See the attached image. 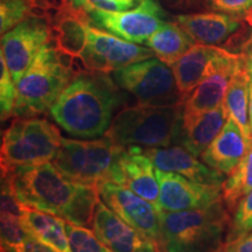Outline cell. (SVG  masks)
<instances>
[{"label":"cell","mask_w":252,"mask_h":252,"mask_svg":"<svg viewBox=\"0 0 252 252\" xmlns=\"http://www.w3.org/2000/svg\"><path fill=\"white\" fill-rule=\"evenodd\" d=\"M184 104L153 106L137 104L118 112L104 135L122 146L143 149L180 145Z\"/></svg>","instance_id":"277c9868"},{"label":"cell","mask_w":252,"mask_h":252,"mask_svg":"<svg viewBox=\"0 0 252 252\" xmlns=\"http://www.w3.org/2000/svg\"><path fill=\"white\" fill-rule=\"evenodd\" d=\"M17 100V84L8 70L4 56L0 54V111L1 121L13 116Z\"/></svg>","instance_id":"f546056e"},{"label":"cell","mask_w":252,"mask_h":252,"mask_svg":"<svg viewBox=\"0 0 252 252\" xmlns=\"http://www.w3.org/2000/svg\"><path fill=\"white\" fill-rule=\"evenodd\" d=\"M89 17L96 27L138 45H145L165 23V12L156 0H139L126 11L93 9Z\"/></svg>","instance_id":"9c48e42d"},{"label":"cell","mask_w":252,"mask_h":252,"mask_svg":"<svg viewBox=\"0 0 252 252\" xmlns=\"http://www.w3.org/2000/svg\"><path fill=\"white\" fill-rule=\"evenodd\" d=\"M250 143L245 139L241 128L228 119L222 131L201 156L202 161L215 171L230 174L241 162L249 150Z\"/></svg>","instance_id":"ffe728a7"},{"label":"cell","mask_w":252,"mask_h":252,"mask_svg":"<svg viewBox=\"0 0 252 252\" xmlns=\"http://www.w3.org/2000/svg\"><path fill=\"white\" fill-rule=\"evenodd\" d=\"M175 19L195 42L206 46L220 47L242 28L241 18L223 12L180 14Z\"/></svg>","instance_id":"ac0fdd59"},{"label":"cell","mask_w":252,"mask_h":252,"mask_svg":"<svg viewBox=\"0 0 252 252\" xmlns=\"http://www.w3.org/2000/svg\"><path fill=\"white\" fill-rule=\"evenodd\" d=\"M143 152L152 160L157 169L160 171L176 173L200 184L222 186L224 182L223 173L217 172L206 163L198 161L197 157L191 154L184 146L143 149Z\"/></svg>","instance_id":"e0dca14e"},{"label":"cell","mask_w":252,"mask_h":252,"mask_svg":"<svg viewBox=\"0 0 252 252\" xmlns=\"http://www.w3.org/2000/svg\"><path fill=\"white\" fill-rule=\"evenodd\" d=\"M213 252H252V232L220 243Z\"/></svg>","instance_id":"d6a6232c"},{"label":"cell","mask_w":252,"mask_h":252,"mask_svg":"<svg viewBox=\"0 0 252 252\" xmlns=\"http://www.w3.org/2000/svg\"><path fill=\"white\" fill-rule=\"evenodd\" d=\"M112 1L119 2V4H123V5L131 6V7H134V6L139 2V0H112Z\"/></svg>","instance_id":"74e56055"},{"label":"cell","mask_w":252,"mask_h":252,"mask_svg":"<svg viewBox=\"0 0 252 252\" xmlns=\"http://www.w3.org/2000/svg\"><path fill=\"white\" fill-rule=\"evenodd\" d=\"M241 54L244 59L245 67H247L249 75H250V77L252 78V33L250 37H249V40L244 43L243 47H242Z\"/></svg>","instance_id":"e575fe53"},{"label":"cell","mask_w":252,"mask_h":252,"mask_svg":"<svg viewBox=\"0 0 252 252\" xmlns=\"http://www.w3.org/2000/svg\"><path fill=\"white\" fill-rule=\"evenodd\" d=\"M156 168L152 160L143 152L141 147H126L116 162L111 174V182L128 188L152 203L160 212V188Z\"/></svg>","instance_id":"2e32d148"},{"label":"cell","mask_w":252,"mask_h":252,"mask_svg":"<svg viewBox=\"0 0 252 252\" xmlns=\"http://www.w3.org/2000/svg\"><path fill=\"white\" fill-rule=\"evenodd\" d=\"M160 212L198 209L222 200V186L200 184L180 174L157 169Z\"/></svg>","instance_id":"5bb4252c"},{"label":"cell","mask_w":252,"mask_h":252,"mask_svg":"<svg viewBox=\"0 0 252 252\" xmlns=\"http://www.w3.org/2000/svg\"><path fill=\"white\" fill-rule=\"evenodd\" d=\"M33 0H1L0 1V32L2 34L33 15Z\"/></svg>","instance_id":"83f0119b"},{"label":"cell","mask_w":252,"mask_h":252,"mask_svg":"<svg viewBox=\"0 0 252 252\" xmlns=\"http://www.w3.org/2000/svg\"><path fill=\"white\" fill-rule=\"evenodd\" d=\"M116 84L131 94L138 104L172 106L184 104L186 96L176 84L172 68L158 58L132 63L112 71Z\"/></svg>","instance_id":"ba28073f"},{"label":"cell","mask_w":252,"mask_h":252,"mask_svg":"<svg viewBox=\"0 0 252 252\" xmlns=\"http://www.w3.org/2000/svg\"><path fill=\"white\" fill-rule=\"evenodd\" d=\"M228 117L223 105L193 116L182 113L180 145L195 157H201L222 131Z\"/></svg>","instance_id":"44dd1931"},{"label":"cell","mask_w":252,"mask_h":252,"mask_svg":"<svg viewBox=\"0 0 252 252\" xmlns=\"http://www.w3.org/2000/svg\"><path fill=\"white\" fill-rule=\"evenodd\" d=\"M252 231V190L244 196L235 210L234 219L230 220L225 241L238 238Z\"/></svg>","instance_id":"4dcf8cb0"},{"label":"cell","mask_w":252,"mask_h":252,"mask_svg":"<svg viewBox=\"0 0 252 252\" xmlns=\"http://www.w3.org/2000/svg\"><path fill=\"white\" fill-rule=\"evenodd\" d=\"M222 200L198 209L160 213L159 244L162 252L215 250L230 225L229 210Z\"/></svg>","instance_id":"3957f363"},{"label":"cell","mask_w":252,"mask_h":252,"mask_svg":"<svg viewBox=\"0 0 252 252\" xmlns=\"http://www.w3.org/2000/svg\"><path fill=\"white\" fill-rule=\"evenodd\" d=\"M243 62L241 53L235 54L225 48L220 50L201 83L186 98L184 116L198 115L222 105L230 81Z\"/></svg>","instance_id":"4fadbf2b"},{"label":"cell","mask_w":252,"mask_h":252,"mask_svg":"<svg viewBox=\"0 0 252 252\" xmlns=\"http://www.w3.org/2000/svg\"><path fill=\"white\" fill-rule=\"evenodd\" d=\"M62 137L47 119L17 117L6 128L1 143V167L41 165L55 159Z\"/></svg>","instance_id":"8992f818"},{"label":"cell","mask_w":252,"mask_h":252,"mask_svg":"<svg viewBox=\"0 0 252 252\" xmlns=\"http://www.w3.org/2000/svg\"><path fill=\"white\" fill-rule=\"evenodd\" d=\"M1 252H6V251L4 250V249H2V248H1Z\"/></svg>","instance_id":"f35d334b"},{"label":"cell","mask_w":252,"mask_h":252,"mask_svg":"<svg viewBox=\"0 0 252 252\" xmlns=\"http://www.w3.org/2000/svg\"><path fill=\"white\" fill-rule=\"evenodd\" d=\"M72 7L89 13V0H69Z\"/></svg>","instance_id":"d590c367"},{"label":"cell","mask_w":252,"mask_h":252,"mask_svg":"<svg viewBox=\"0 0 252 252\" xmlns=\"http://www.w3.org/2000/svg\"><path fill=\"white\" fill-rule=\"evenodd\" d=\"M65 230L71 252H113L97 237L94 230L67 222Z\"/></svg>","instance_id":"f1b7e54d"},{"label":"cell","mask_w":252,"mask_h":252,"mask_svg":"<svg viewBox=\"0 0 252 252\" xmlns=\"http://www.w3.org/2000/svg\"><path fill=\"white\" fill-rule=\"evenodd\" d=\"M91 225L97 237L113 252H162L157 241L124 222L100 198Z\"/></svg>","instance_id":"9a60e30c"},{"label":"cell","mask_w":252,"mask_h":252,"mask_svg":"<svg viewBox=\"0 0 252 252\" xmlns=\"http://www.w3.org/2000/svg\"><path fill=\"white\" fill-rule=\"evenodd\" d=\"M100 201L124 222L160 242V212L128 188L106 181L97 186ZM160 245V244H159Z\"/></svg>","instance_id":"7c38bea8"},{"label":"cell","mask_w":252,"mask_h":252,"mask_svg":"<svg viewBox=\"0 0 252 252\" xmlns=\"http://www.w3.org/2000/svg\"><path fill=\"white\" fill-rule=\"evenodd\" d=\"M249 84L250 75L245 67V62H243L230 81L222 105L225 110L226 117L236 123L245 139L250 143L252 128L249 116Z\"/></svg>","instance_id":"cb8c5ba5"},{"label":"cell","mask_w":252,"mask_h":252,"mask_svg":"<svg viewBox=\"0 0 252 252\" xmlns=\"http://www.w3.org/2000/svg\"><path fill=\"white\" fill-rule=\"evenodd\" d=\"M11 180L18 202L53 214L76 225L93 223L99 201L96 186L82 184L62 174L54 163L1 167Z\"/></svg>","instance_id":"6da1fadb"},{"label":"cell","mask_w":252,"mask_h":252,"mask_svg":"<svg viewBox=\"0 0 252 252\" xmlns=\"http://www.w3.org/2000/svg\"><path fill=\"white\" fill-rule=\"evenodd\" d=\"M27 236L21 225V204L15 197L8 175L1 172V247H13Z\"/></svg>","instance_id":"484cf974"},{"label":"cell","mask_w":252,"mask_h":252,"mask_svg":"<svg viewBox=\"0 0 252 252\" xmlns=\"http://www.w3.org/2000/svg\"><path fill=\"white\" fill-rule=\"evenodd\" d=\"M65 224L67 220L62 217L21 204V225L25 231L58 252H71Z\"/></svg>","instance_id":"7402d4cb"},{"label":"cell","mask_w":252,"mask_h":252,"mask_svg":"<svg viewBox=\"0 0 252 252\" xmlns=\"http://www.w3.org/2000/svg\"><path fill=\"white\" fill-rule=\"evenodd\" d=\"M195 41L176 23L165 21L145 43L156 58L169 67L180 60L195 45Z\"/></svg>","instance_id":"d4e9b609"},{"label":"cell","mask_w":252,"mask_h":252,"mask_svg":"<svg viewBox=\"0 0 252 252\" xmlns=\"http://www.w3.org/2000/svg\"><path fill=\"white\" fill-rule=\"evenodd\" d=\"M188 1H189V0H188Z\"/></svg>","instance_id":"ab89813d"},{"label":"cell","mask_w":252,"mask_h":252,"mask_svg":"<svg viewBox=\"0 0 252 252\" xmlns=\"http://www.w3.org/2000/svg\"><path fill=\"white\" fill-rule=\"evenodd\" d=\"M154 56L156 55L149 47L130 42L89 25L88 43L81 60L88 70L109 74Z\"/></svg>","instance_id":"30bf717a"},{"label":"cell","mask_w":252,"mask_h":252,"mask_svg":"<svg viewBox=\"0 0 252 252\" xmlns=\"http://www.w3.org/2000/svg\"><path fill=\"white\" fill-rule=\"evenodd\" d=\"M6 252H58L36 238L28 235L23 242L13 247H1Z\"/></svg>","instance_id":"836d02e7"},{"label":"cell","mask_w":252,"mask_h":252,"mask_svg":"<svg viewBox=\"0 0 252 252\" xmlns=\"http://www.w3.org/2000/svg\"><path fill=\"white\" fill-rule=\"evenodd\" d=\"M252 190V139L241 162L222 184V198L229 212H235L238 203Z\"/></svg>","instance_id":"4316f807"},{"label":"cell","mask_w":252,"mask_h":252,"mask_svg":"<svg viewBox=\"0 0 252 252\" xmlns=\"http://www.w3.org/2000/svg\"><path fill=\"white\" fill-rule=\"evenodd\" d=\"M223 48L195 43L180 60L171 65L176 84L186 98L206 76L213 60Z\"/></svg>","instance_id":"603a6c76"},{"label":"cell","mask_w":252,"mask_h":252,"mask_svg":"<svg viewBox=\"0 0 252 252\" xmlns=\"http://www.w3.org/2000/svg\"><path fill=\"white\" fill-rule=\"evenodd\" d=\"M123 94L108 72L84 70L75 75L52 109L53 119L76 138H98L111 125Z\"/></svg>","instance_id":"7a4b0ae2"},{"label":"cell","mask_w":252,"mask_h":252,"mask_svg":"<svg viewBox=\"0 0 252 252\" xmlns=\"http://www.w3.org/2000/svg\"><path fill=\"white\" fill-rule=\"evenodd\" d=\"M251 25H252V24H251Z\"/></svg>","instance_id":"60d3db41"},{"label":"cell","mask_w":252,"mask_h":252,"mask_svg":"<svg viewBox=\"0 0 252 252\" xmlns=\"http://www.w3.org/2000/svg\"><path fill=\"white\" fill-rule=\"evenodd\" d=\"M207 2L217 12L247 19L252 24V0H207Z\"/></svg>","instance_id":"1f68e13d"},{"label":"cell","mask_w":252,"mask_h":252,"mask_svg":"<svg viewBox=\"0 0 252 252\" xmlns=\"http://www.w3.org/2000/svg\"><path fill=\"white\" fill-rule=\"evenodd\" d=\"M52 41L49 21L34 15L2 34L0 54L4 56L15 84L31 67L40 50Z\"/></svg>","instance_id":"8fae6325"},{"label":"cell","mask_w":252,"mask_h":252,"mask_svg":"<svg viewBox=\"0 0 252 252\" xmlns=\"http://www.w3.org/2000/svg\"><path fill=\"white\" fill-rule=\"evenodd\" d=\"M70 56L63 54L52 42L40 50L31 67L17 84L13 116L35 117L52 109L74 74Z\"/></svg>","instance_id":"5b68a950"},{"label":"cell","mask_w":252,"mask_h":252,"mask_svg":"<svg viewBox=\"0 0 252 252\" xmlns=\"http://www.w3.org/2000/svg\"><path fill=\"white\" fill-rule=\"evenodd\" d=\"M126 150L104 135L100 139L75 140L62 138L53 163L62 174L82 184L98 186L111 181L121 154Z\"/></svg>","instance_id":"52a82bcc"},{"label":"cell","mask_w":252,"mask_h":252,"mask_svg":"<svg viewBox=\"0 0 252 252\" xmlns=\"http://www.w3.org/2000/svg\"><path fill=\"white\" fill-rule=\"evenodd\" d=\"M249 116H250V124L252 128V78L250 77V84H249Z\"/></svg>","instance_id":"8d00e7d4"},{"label":"cell","mask_w":252,"mask_h":252,"mask_svg":"<svg viewBox=\"0 0 252 252\" xmlns=\"http://www.w3.org/2000/svg\"><path fill=\"white\" fill-rule=\"evenodd\" d=\"M91 23L89 13L68 6L50 19L52 39L55 47L70 58H82L88 43V26Z\"/></svg>","instance_id":"d6986e66"}]
</instances>
